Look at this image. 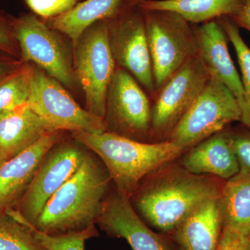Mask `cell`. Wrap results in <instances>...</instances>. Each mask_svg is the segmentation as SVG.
I'll return each instance as SVG.
<instances>
[{
  "label": "cell",
  "instance_id": "8fae6325",
  "mask_svg": "<svg viewBox=\"0 0 250 250\" xmlns=\"http://www.w3.org/2000/svg\"><path fill=\"white\" fill-rule=\"evenodd\" d=\"M82 146L57 143L47 153L20 200L18 213L28 223L34 225L51 197L80 168L88 154Z\"/></svg>",
  "mask_w": 250,
  "mask_h": 250
},
{
  "label": "cell",
  "instance_id": "cb8c5ba5",
  "mask_svg": "<svg viewBox=\"0 0 250 250\" xmlns=\"http://www.w3.org/2000/svg\"><path fill=\"white\" fill-rule=\"evenodd\" d=\"M0 250H46L32 230L6 212L0 213Z\"/></svg>",
  "mask_w": 250,
  "mask_h": 250
},
{
  "label": "cell",
  "instance_id": "44dd1931",
  "mask_svg": "<svg viewBox=\"0 0 250 250\" xmlns=\"http://www.w3.org/2000/svg\"><path fill=\"white\" fill-rule=\"evenodd\" d=\"M123 0H85L65 14L47 21L52 29L68 37L74 46L94 23L109 19L121 9Z\"/></svg>",
  "mask_w": 250,
  "mask_h": 250
},
{
  "label": "cell",
  "instance_id": "8992f818",
  "mask_svg": "<svg viewBox=\"0 0 250 250\" xmlns=\"http://www.w3.org/2000/svg\"><path fill=\"white\" fill-rule=\"evenodd\" d=\"M13 35L21 47L23 60L32 62L65 88H80L73 65V51L61 32L49 27L33 14L17 18L12 24Z\"/></svg>",
  "mask_w": 250,
  "mask_h": 250
},
{
  "label": "cell",
  "instance_id": "ac0fdd59",
  "mask_svg": "<svg viewBox=\"0 0 250 250\" xmlns=\"http://www.w3.org/2000/svg\"><path fill=\"white\" fill-rule=\"evenodd\" d=\"M219 199L204 202L174 231L182 250H215L223 231Z\"/></svg>",
  "mask_w": 250,
  "mask_h": 250
},
{
  "label": "cell",
  "instance_id": "9a60e30c",
  "mask_svg": "<svg viewBox=\"0 0 250 250\" xmlns=\"http://www.w3.org/2000/svg\"><path fill=\"white\" fill-rule=\"evenodd\" d=\"M198 54L211 76L218 79L234 95L241 107L245 106L244 91L228 47V36L217 21L195 28Z\"/></svg>",
  "mask_w": 250,
  "mask_h": 250
},
{
  "label": "cell",
  "instance_id": "4fadbf2b",
  "mask_svg": "<svg viewBox=\"0 0 250 250\" xmlns=\"http://www.w3.org/2000/svg\"><path fill=\"white\" fill-rule=\"evenodd\" d=\"M96 223L110 235L125 238L133 250H171L162 236L148 228L129 199L118 192L104 198Z\"/></svg>",
  "mask_w": 250,
  "mask_h": 250
},
{
  "label": "cell",
  "instance_id": "5b68a950",
  "mask_svg": "<svg viewBox=\"0 0 250 250\" xmlns=\"http://www.w3.org/2000/svg\"><path fill=\"white\" fill-rule=\"evenodd\" d=\"M143 11L157 93L188 59L197 54L198 45L195 29L179 15Z\"/></svg>",
  "mask_w": 250,
  "mask_h": 250
},
{
  "label": "cell",
  "instance_id": "d4e9b609",
  "mask_svg": "<svg viewBox=\"0 0 250 250\" xmlns=\"http://www.w3.org/2000/svg\"><path fill=\"white\" fill-rule=\"evenodd\" d=\"M34 236L46 250H85L87 240L98 234L95 225L84 229L59 234L41 232L29 224Z\"/></svg>",
  "mask_w": 250,
  "mask_h": 250
},
{
  "label": "cell",
  "instance_id": "ba28073f",
  "mask_svg": "<svg viewBox=\"0 0 250 250\" xmlns=\"http://www.w3.org/2000/svg\"><path fill=\"white\" fill-rule=\"evenodd\" d=\"M210 76L196 54L188 59L167 80L156 93L155 103L152 106V143L168 140L174 128L201 94Z\"/></svg>",
  "mask_w": 250,
  "mask_h": 250
},
{
  "label": "cell",
  "instance_id": "4316f807",
  "mask_svg": "<svg viewBox=\"0 0 250 250\" xmlns=\"http://www.w3.org/2000/svg\"><path fill=\"white\" fill-rule=\"evenodd\" d=\"M245 127L244 130H229L230 136L239 165L238 173L250 174V129Z\"/></svg>",
  "mask_w": 250,
  "mask_h": 250
},
{
  "label": "cell",
  "instance_id": "e0dca14e",
  "mask_svg": "<svg viewBox=\"0 0 250 250\" xmlns=\"http://www.w3.org/2000/svg\"><path fill=\"white\" fill-rule=\"evenodd\" d=\"M53 131H58L33 111L28 104L0 113V147L8 159Z\"/></svg>",
  "mask_w": 250,
  "mask_h": 250
},
{
  "label": "cell",
  "instance_id": "277c9868",
  "mask_svg": "<svg viewBox=\"0 0 250 250\" xmlns=\"http://www.w3.org/2000/svg\"><path fill=\"white\" fill-rule=\"evenodd\" d=\"M73 65L87 111L104 119L108 85L117 67L107 20L94 23L79 38L73 46Z\"/></svg>",
  "mask_w": 250,
  "mask_h": 250
},
{
  "label": "cell",
  "instance_id": "f1b7e54d",
  "mask_svg": "<svg viewBox=\"0 0 250 250\" xmlns=\"http://www.w3.org/2000/svg\"><path fill=\"white\" fill-rule=\"evenodd\" d=\"M12 27L2 16H0V50L14 53L15 51Z\"/></svg>",
  "mask_w": 250,
  "mask_h": 250
},
{
  "label": "cell",
  "instance_id": "603a6c76",
  "mask_svg": "<svg viewBox=\"0 0 250 250\" xmlns=\"http://www.w3.org/2000/svg\"><path fill=\"white\" fill-rule=\"evenodd\" d=\"M32 69L24 65L0 83V113L29 103Z\"/></svg>",
  "mask_w": 250,
  "mask_h": 250
},
{
  "label": "cell",
  "instance_id": "30bf717a",
  "mask_svg": "<svg viewBox=\"0 0 250 250\" xmlns=\"http://www.w3.org/2000/svg\"><path fill=\"white\" fill-rule=\"evenodd\" d=\"M65 88L39 67H33L28 104L56 131H106L103 118L81 107Z\"/></svg>",
  "mask_w": 250,
  "mask_h": 250
},
{
  "label": "cell",
  "instance_id": "9c48e42d",
  "mask_svg": "<svg viewBox=\"0 0 250 250\" xmlns=\"http://www.w3.org/2000/svg\"><path fill=\"white\" fill-rule=\"evenodd\" d=\"M152 106L147 94L129 72L117 65L106 93V131L152 143Z\"/></svg>",
  "mask_w": 250,
  "mask_h": 250
},
{
  "label": "cell",
  "instance_id": "484cf974",
  "mask_svg": "<svg viewBox=\"0 0 250 250\" xmlns=\"http://www.w3.org/2000/svg\"><path fill=\"white\" fill-rule=\"evenodd\" d=\"M78 0H25L26 4L36 16L46 21L68 12Z\"/></svg>",
  "mask_w": 250,
  "mask_h": 250
},
{
  "label": "cell",
  "instance_id": "836d02e7",
  "mask_svg": "<svg viewBox=\"0 0 250 250\" xmlns=\"http://www.w3.org/2000/svg\"><path fill=\"white\" fill-rule=\"evenodd\" d=\"M248 250H250V239L248 244Z\"/></svg>",
  "mask_w": 250,
  "mask_h": 250
},
{
  "label": "cell",
  "instance_id": "7c38bea8",
  "mask_svg": "<svg viewBox=\"0 0 250 250\" xmlns=\"http://www.w3.org/2000/svg\"><path fill=\"white\" fill-rule=\"evenodd\" d=\"M107 22L108 39L116 65L129 72L143 88L156 96L144 14L130 10L122 12L120 9Z\"/></svg>",
  "mask_w": 250,
  "mask_h": 250
},
{
  "label": "cell",
  "instance_id": "5bb4252c",
  "mask_svg": "<svg viewBox=\"0 0 250 250\" xmlns=\"http://www.w3.org/2000/svg\"><path fill=\"white\" fill-rule=\"evenodd\" d=\"M59 141V131L48 133L0 165V213L22 198L41 162Z\"/></svg>",
  "mask_w": 250,
  "mask_h": 250
},
{
  "label": "cell",
  "instance_id": "d6a6232c",
  "mask_svg": "<svg viewBox=\"0 0 250 250\" xmlns=\"http://www.w3.org/2000/svg\"><path fill=\"white\" fill-rule=\"evenodd\" d=\"M6 68L2 64H0V77L3 76L6 73Z\"/></svg>",
  "mask_w": 250,
  "mask_h": 250
},
{
  "label": "cell",
  "instance_id": "6da1fadb",
  "mask_svg": "<svg viewBox=\"0 0 250 250\" xmlns=\"http://www.w3.org/2000/svg\"><path fill=\"white\" fill-rule=\"evenodd\" d=\"M225 182L215 176L192 173L176 159L145 177L129 200L149 225L163 232L174 233L197 207L220 197Z\"/></svg>",
  "mask_w": 250,
  "mask_h": 250
},
{
  "label": "cell",
  "instance_id": "7402d4cb",
  "mask_svg": "<svg viewBox=\"0 0 250 250\" xmlns=\"http://www.w3.org/2000/svg\"><path fill=\"white\" fill-rule=\"evenodd\" d=\"M217 22L223 27L229 40L234 47L241 70V81L244 91L245 106L242 111L241 123L250 129V49L243 41L239 27L229 16L219 18Z\"/></svg>",
  "mask_w": 250,
  "mask_h": 250
},
{
  "label": "cell",
  "instance_id": "1f68e13d",
  "mask_svg": "<svg viewBox=\"0 0 250 250\" xmlns=\"http://www.w3.org/2000/svg\"><path fill=\"white\" fill-rule=\"evenodd\" d=\"M8 159L6 157V154H4V152H3L1 148L0 147V165L2 164L3 163L5 162V161H7Z\"/></svg>",
  "mask_w": 250,
  "mask_h": 250
},
{
  "label": "cell",
  "instance_id": "e575fe53",
  "mask_svg": "<svg viewBox=\"0 0 250 250\" xmlns=\"http://www.w3.org/2000/svg\"><path fill=\"white\" fill-rule=\"evenodd\" d=\"M245 250H248V246H247L246 249Z\"/></svg>",
  "mask_w": 250,
  "mask_h": 250
},
{
  "label": "cell",
  "instance_id": "2e32d148",
  "mask_svg": "<svg viewBox=\"0 0 250 250\" xmlns=\"http://www.w3.org/2000/svg\"><path fill=\"white\" fill-rule=\"evenodd\" d=\"M178 160L192 173L215 176L225 181L239 172L228 129H225L188 149Z\"/></svg>",
  "mask_w": 250,
  "mask_h": 250
},
{
  "label": "cell",
  "instance_id": "ffe728a7",
  "mask_svg": "<svg viewBox=\"0 0 250 250\" xmlns=\"http://www.w3.org/2000/svg\"><path fill=\"white\" fill-rule=\"evenodd\" d=\"M223 229L250 238V174L226 181L219 199Z\"/></svg>",
  "mask_w": 250,
  "mask_h": 250
},
{
  "label": "cell",
  "instance_id": "3957f363",
  "mask_svg": "<svg viewBox=\"0 0 250 250\" xmlns=\"http://www.w3.org/2000/svg\"><path fill=\"white\" fill-rule=\"evenodd\" d=\"M111 179L87 154L80 168L51 197L33 226L49 234L80 231L96 223Z\"/></svg>",
  "mask_w": 250,
  "mask_h": 250
},
{
  "label": "cell",
  "instance_id": "83f0119b",
  "mask_svg": "<svg viewBox=\"0 0 250 250\" xmlns=\"http://www.w3.org/2000/svg\"><path fill=\"white\" fill-rule=\"evenodd\" d=\"M250 238H245L228 229H223L218 247L215 250H245Z\"/></svg>",
  "mask_w": 250,
  "mask_h": 250
},
{
  "label": "cell",
  "instance_id": "52a82bcc",
  "mask_svg": "<svg viewBox=\"0 0 250 250\" xmlns=\"http://www.w3.org/2000/svg\"><path fill=\"white\" fill-rule=\"evenodd\" d=\"M241 107L234 95L218 79L210 76L167 141L187 151L231 123L241 122Z\"/></svg>",
  "mask_w": 250,
  "mask_h": 250
},
{
  "label": "cell",
  "instance_id": "4dcf8cb0",
  "mask_svg": "<svg viewBox=\"0 0 250 250\" xmlns=\"http://www.w3.org/2000/svg\"><path fill=\"white\" fill-rule=\"evenodd\" d=\"M143 0H127L126 6H137Z\"/></svg>",
  "mask_w": 250,
  "mask_h": 250
},
{
  "label": "cell",
  "instance_id": "7a4b0ae2",
  "mask_svg": "<svg viewBox=\"0 0 250 250\" xmlns=\"http://www.w3.org/2000/svg\"><path fill=\"white\" fill-rule=\"evenodd\" d=\"M74 139L98 155L116 192L130 199L145 177L159 166L178 159L186 152L169 141L145 143L104 131L72 132Z\"/></svg>",
  "mask_w": 250,
  "mask_h": 250
},
{
  "label": "cell",
  "instance_id": "d6986e66",
  "mask_svg": "<svg viewBox=\"0 0 250 250\" xmlns=\"http://www.w3.org/2000/svg\"><path fill=\"white\" fill-rule=\"evenodd\" d=\"M245 0H143L137 6L145 11H164L179 15L188 22H207L215 18H233Z\"/></svg>",
  "mask_w": 250,
  "mask_h": 250
},
{
  "label": "cell",
  "instance_id": "f546056e",
  "mask_svg": "<svg viewBox=\"0 0 250 250\" xmlns=\"http://www.w3.org/2000/svg\"><path fill=\"white\" fill-rule=\"evenodd\" d=\"M232 19L238 27L250 31V0H245L239 12Z\"/></svg>",
  "mask_w": 250,
  "mask_h": 250
}]
</instances>
